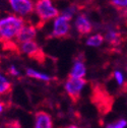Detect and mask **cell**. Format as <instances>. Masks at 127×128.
<instances>
[{"mask_svg":"<svg viewBox=\"0 0 127 128\" xmlns=\"http://www.w3.org/2000/svg\"><path fill=\"white\" fill-rule=\"evenodd\" d=\"M24 24V18L15 13L0 18V39L3 42H11L16 38Z\"/></svg>","mask_w":127,"mask_h":128,"instance_id":"obj_1","label":"cell"},{"mask_svg":"<svg viewBox=\"0 0 127 128\" xmlns=\"http://www.w3.org/2000/svg\"><path fill=\"white\" fill-rule=\"evenodd\" d=\"M34 12L43 22L52 20L60 13L59 9L55 6L53 0H37L35 2Z\"/></svg>","mask_w":127,"mask_h":128,"instance_id":"obj_2","label":"cell"},{"mask_svg":"<svg viewBox=\"0 0 127 128\" xmlns=\"http://www.w3.org/2000/svg\"><path fill=\"white\" fill-rule=\"evenodd\" d=\"M53 24H52V30H51V36L53 38H64L66 36L69 35L70 33V20L66 18L65 16H63L62 14L59 13V15L55 18L52 20Z\"/></svg>","mask_w":127,"mask_h":128,"instance_id":"obj_3","label":"cell"},{"mask_svg":"<svg viewBox=\"0 0 127 128\" xmlns=\"http://www.w3.org/2000/svg\"><path fill=\"white\" fill-rule=\"evenodd\" d=\"M86 84V80L84 78H75L68 77V79L64 84V90L66 94L73 100L77 101L80 97V94Z\"/></svg>","mask_w":127,"mask_h":128,"instance_id":"obj_4","label":"cell"},{"mask_svg":"<svg viewBox=\"0 0 127 128\" xmlns=\"http://www.w3.org/2000/svg\"><path fill=\"white\" fill-rule=\"evenodd\" d=\"M8 3L13 13L24 18L34 12L35 2L33 0H8Z\"/></svg>","mask_w":127,"mask_h":128,"instance_id":"obj_5","label":"cell"},{"mask_svg":"<svg viewBox=\"0 0 127 128\" xmlns=\"http://www.w3.org/2000/svg\"><path fill=\"white\" fill-rule=\"evenodd\" d=\"M18 50L22 54H24L30 58H37L40 61L44 57L41 48L39 47L38 43L35 40L18 43Z\"/></svg>","mask_w":127,"mask_h":128,"instance_id":"obj_6","label":"cell"},{"mask_svg":"<svg viewBox=\"0 0 127 128\" xmlns=\"http://www.w3.org/2000/svg\"><path fill=\"white\" fill-rule=\"evenodd\" d=\"M36 37H37V28L33 24L26 22L24 26L20 28L15 40H16V43L18 44V43L30 41V40H35Z\"/></svg>","mask_w":127,"mask_h":128,"instance_id":"obj_7","label":"cell"},{"mask_svg":"<svg viewBox=\"0 0 127 128\" xmlns=\"http://www.w3.org/2000/svg\"><path fill=\"white\" fill-rule=\"evenodd\" d=\"M74 26L77 30V33L82 36L88 35L92 30V24L90 20L88 18L86 14H78L75 20H74Z\"/></svg>","mask_w":127,"mask_h":128,"instance_id":"obj_8","label":"cell"},{"mask_svg":"<svg viewBox=\"0 0 127 128\" xmlns=\"http://www.w3.org/2000/svg\"><path fill=\"white\" fill-rule=\"evenodd\" d=\"M34 126L36 128H51L53 127V119L49 113L45 111H39L35 115Z\"/></svg>","mask_w":127,"mask_h":128,"instance_id":"obj_9","label":"cell"},{"mask_svg":"<svg viewBox=\"0 0 127 128\" xmlns=\"http://www.w3.org/2000/svg\"><path fill=\"white\" fill-rule=\"evenodd\" d=\"M86 74V67L84 59L76 58L73 62V65L69 72V77H75V78H84Z\"/></svg>","mask_w":127,"mask_h":128,"instance_id":"obj_10","label":"cell"},{"mask_svg":"<svg viewBox=\"0 0 127 128\" xmlns=\"http://www.w3.org/2000/svg\"><path fill=\"white\" fill-rule=\"evenodd\" d=\"M26 76H28L30 78H35V79H38V80H41V82H49L52 80V77L49 74L36 70L34 68H28L26 70Z\"/></svg>","mask_w":127,"mask_h":128,"instance_id":"obj_11","label":"cell"},{"mask_svg":"<svg viewBox=\"0 0 127 128\" xmlns=\"http://www.w3.org/2000/svg\"><path fill=\"white\" fill-rule=\"evenodd\" d=\"M11 88L12 84L9 78L2 72H0V97L8 94L11 92Z\"/></svg>","mask_w":127,"mask_h":128,"instance_id":"obj_12","label":"cell"},{"mask_svg":"<svg viewBox=\"0 0 127 128\" xmlns=\"http://www.w3.org/2000/svg\"><path fill=\"white\" fill-rule=\"evenodd\" d=\"M106 40L109 44H111L112 46H117L121 43L122 41V35L116 30H109L107 35H106Z\"/></svg>","mask_w":127,"mask_h":128,"instance_id":"obj_13","label":"cell"},{"mask_svg":"<svg viewBox=\"0 0 127 128\" xmlns=\"http://www.w3.org/2000/svg\"><path fill=\"white\" fill-rule=\"evenodd\" d=\"M105 41V38L103 35L101 34H96V35H92L90 37H88L86 39V44L90 47H100Z\"/></svg>","mask_w":127,"mask_h":128,"instance_id":"obj_14","label":"cell"},{"mask_svg":"<svg viewBox=\"0 0 127 128\" xmlns=\"http://www.w3.org/2000/svg\"><path fill=\"white\" fill-rule=\"evenodd\" d=\"M77 6L76 5H73V4H71V5H69V6H67L64 10H63L60 14H62L63 16H65L66 18H68V20H72L73 18V16L76 14V12H77Z\"/></svg>","mask_w":127,"mask_h":128,"instance_id":"obj_15","label":"cell"},{"mask_svg":"<svg viewBox=\"0 0 127 128\" xmlns=\"http://www.w3.org/2000/svg\"><path fill=\"white\" fill-rule=\"evenodd\" d=\"M110 3L120 11L127 9V0H110Z\"/></svg>","mask_w":127,"mask_h":128,"instance_id":"obj_16","label":"cell"},{"mask_svg":"<svg viewBox=\"0 0 127 128\" xmlns=\"http://www.w3.org/2000/svg\"><path fill=\"white\" fill-rule=\"evenodd\" d=\"M127 126V121L125 119H120L112 124H107V127L109 128H124Z\"/></svg>","mask_w":127,"mask_h":128,"instance_id":"obj_17","label":"cell"},{"mask_svg":"<svg viewBox=\"0 0 127 128\" xmlns=\"http://www.w3.org/2000/svg\"><path fill=\"white\" fill-rule=\"evenodd\" d=\"M114 76H115V79H116V82H117V84L119 86H123L124 84V76L120 71H118V70L114 71Z\"/></svg>","mask_w":127,"mask_h":128,"instance_id":"obj_18","label":"cell"},{"mask_svg":"<svg viewBox=\"0 0 127 128\" xmlns=\"http://www.w3.org/2000/svg\"><path fill=\"white\" fill-rule=\"evenodd\" d=\"M8 74H10L11 76H20V70L18 69V67L15 66V65H10L9 67H8Z\"/></svg>","mask_w":127,"mask_h":128,"instance_id":"obj_19","label":"cell"},{"mask_svg":"<svg viewBox=\"0 0 127 128\" xmlns=\"http://www.w3.org/2000/svg\"><path fill=\"white\" fill-rule=\"evenodd\" d=\"M4 110H5V104L2 101H0V115L3 113Z\"/></svg>","mask_w":127,"mask_h":128,"instance_id":"obj_20","label":"cell"},{"mask_svg":"<svg viewBox=\"0 0 127 128\" xmlns=\"http://www.w3.org/2000/svg\"><path fill=\"white\" fill-rule=\"evenodd\" d=\"M126 71H127V65H126Z\"/></svg>","mask_w":127,"mask_h":128,"instance_id":"obj_21","label":"cell"}]
</instances>
